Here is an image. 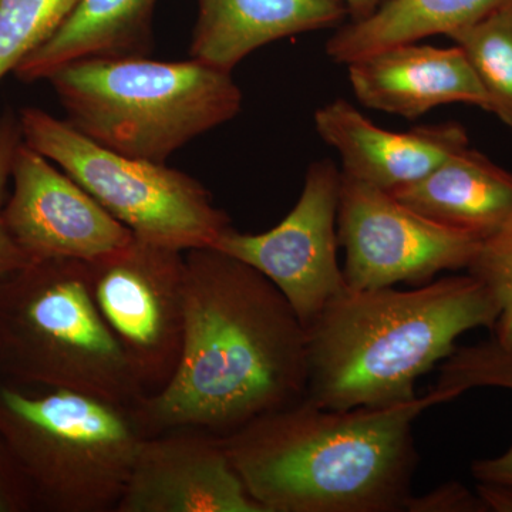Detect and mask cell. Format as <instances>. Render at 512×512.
Wrapping results in <instances>:
<instances>
[{"mask_svg":"<svg viewBox=\"0 0 512 512\" xmlns=\"http://www.w3.org/2000/svg\"><path fill=\"white\" fill-rule=\"evenodd\" d=\"M114 512H264L232 466L222 437L175 429L144 437Z\"/></svg>","mask_w":512,"mask_h":512,"instance_id":"obj_12","label":"cell"},{"mask_svg":"<svg viewBox=\"0 0 512 512\" xmlns=\"http://www.w3.org/2000/svg\"><path fill=\"white\" fill-rule=\"evenodd\" d=\"M406 511L412 512H483L487 507L480 495L471 494L458 483L443 484L421 497L409 498Z\"/></svg>","mask_w":512,"mask_h":512,"instance_id":"obj_25","label":"cell"},{"mask_svg":"<svg viewBox=\"0 0 512 512\" xmlns=\"http://www.w3.org/2000/svg\"><path fill=\"white\" fill-rule=\"evenodd\" d=\"M467 269L483 282L500 309L493 338L501 345L512 346V218L481 241Z\"/></svg>","mask_w":512,"mask_h":512,"instance_id":"obj_22","label":"cell"},{"mask_svg":"<svg viewBox=\"0 0 512 512\" xmlns=\"http://www.w3.org/2000/svg\"><path fill=\"white\" fill-rule=\"evenodd\" d=\"M47 82L67 123L84 137L158 164L237 117L242 107L231 72L195 59H84L60 67Z\"/></svg>","mask_w":512,"mask_h":512,"instance_id":"obj_4","label":"cell"},{"mask_svg":"<svg viewBox=\"0 0 512 512\" xmlns=\"http://www.w3.org/2000/svg\"><path fill=\"white\" fill-rule=\"evenodd\" d=\"M473 67L493 113L512 134V3L450 36Z\"/></svg>","mask_w":512,"mask_h":512,"instance_id":"obj_20","label":"cell"},{"mask_svg":"<svg viewBox=\"0 0 512 512\" xmlns=\"http://www.w3.org/2000/svg\"><path fill=\"white\" fill-rule=\"evenodd\" d=\"M23 141L69 174L134 237L187 252L212 248L231 221L210 191L167 164L123 156L36 107L19 114Z\"/></svg>","mask_w":512,"mask_h":512,"instance_id":"obj_7","label":"cell"},{"mask_svg":"<svg viewBox=\"0 0 512 512\" xmlns=\"http://www.w3.org/2000/svg\"><path fill=\"white\" fill-rule=\"evenodd\" d=\"M0 375L134 406L147 394L94 302L87 262H29L0 281Z\"/></svg>","mask_w":512,"mask_h":512,"instance_id":"obj_6","label":"cell"},{"mask_svg":"<svg viewBox=\"0 0 512 512\" xmlns=\"http://www.w3.org/2000/svg\"><path fill=\"white\" fill-rule=\"evenodd\" d=\"M22 141L19 117L8 110L0 117V281L29 264V259L9 234L3 215L6 185L12 174L13 157Z\"/></svg>","mask_w":512,"mask_h":512,"instance_id":"obj_23","label":"cell"},{"mask_svg":"<svg viewBox=\"0 0 512 512\" xmlns=\"http://www.w3.org/2000/svg\"><path fill=\"white\" fill-rule=\"evenodd\" d=\"M6 227L29 262H93L130 244L133 232L25 141L13 157Z\"/></svg>","mask_w":512,"mask_h":512,"instance_id":"obj_11","label":"cell"},{"mask_svg":"<svg viewBox=\"0 0 512 512\" xmlns=\"http://www.w3.org/2000/svg\"><path fill=\"white\" fill-rule=\"evenodd\" d=\"M339 245L346 286L356 291L429 284L440 272L468 268L483 239L437 224L380 190L342 174Z\"/></svg>","mask_w":512,"mask_h":512,"instance_id":"obj_9","label":"cell"},{"mask_svg":"<svg viewBox=\"0 0 512 512\" xmlns=\"http://www.w3.org/2000/svg\"><path fill=\"white\" fill-rule=\"evenodd\" d=\"M190 56L231 72L276 40L332 28L349 16L342 0H197Z\"/></svg>","mask_w":512,"mask_h":512,"instance_id":"obj_15","label":"cell"},{"mask_svg":"<svg viewBox=\"0 0 512 512\" xmlns=\"http://www.w3.org/2000/svg\"><path fill=\"white\" fill-rule=\"evenodd\" d=\"M157 0H79L62 26L19 63L20 82L47 80L66 64L84 59L147 57L153 47Z\"/></svg>","mask_w":512,"mask_h":512,"instance_id":"obj_17","label":"cell"},{"mask_svg":"<svg viewBox=\"0 0 512 512\" xmlns=\"http://www.w3.org/2000/svg\"><path fill=\"white\" fill-rule=\"evenodd\" d=\"M306 329L261 272L215 248L185 252L184 342L170 382L133 406L146 436L198 429L218 437L299 402Z\"/></svg>","mask_w":512,"mask_h":512,"instance_id":"obj_1","label":"cell"},{"mask_svg":"<svg viewBox=\"0 0 512 512\" xmlns=\"http://www.w3.org/2000/svg\"><path fill=\"white\" fill-rule=\"evenodd\" d=\"M79 0H0V80L42 46Z\"/></svg>","mask_w":512,"mask_h":512,"instance_id":"obj_21","label":"cell"},{"mask_svg":"<svg viewBox=\"0 0 512 512\" xmlns=\"http://www.w3.org/2000/svg\"><path fill=\"white\" fill-rule=\"evenodd\" d=\"M356 99L369 109L414 120L447 104L488 111L487 96L460 47L390 46L346 64Z\"/></svg>","mask_w":512,"mask_h":512,"instance_id":"obj_14","label":"cell"},{"mask_svg":"<svg viewBox=\"0 0 512 512\" xmlns=\"http://www.w3.org/2000/svg\"><path fill=\"white\" fill-rule=\"evenodd\" d=\"M315 127L338 151L342 174L387 192L416 183L468 147L461 124H429L397 133L376 126L345 99L320 107Z\"/></svg>","mask_w":512,"mask_h":512,"instance_id":"obj_13","label":"cell"},{"mask_svg":"<svg viewBox=\"0 0 512 512\" xmlns=\"http://www.w3.org/2000/svg\"><path fill=\"white\" fill-rule=\"evenodd\" d=\"M512 0H386L365 19L340 26L326 53L333 62L349 64L386 47L416 43L480 22Z\"/></svg>","mask_w":512,"mask_h":512,"instance_id":"obj_18","label":"cell"},{"mask_svg":"<svg viewBox=\"0 0 512 512\" xmlns=\"http://www.w3.org/2000/svg\"><path fill=\"white\" fill-rule=\"evenodd\" d=\"M94 302L147 393L170 382L184 342L185 252L134 237L87 262Z\"/></svg>","mask_w":512,"mask_h":512,"instance_id":"obj_8","label":"cell"},{"mask_svg":"<svg viewBox=\"0 0 512 512\" xmlns=\"http://www.w3.org/2000/svg\"><path fill=\"white\" fill-rule=\"evenodd\" d=\"M500 309L471 274L413 291L346 286L306 328V396L330 410L416 399L419 377L441 365L468 330L494 329Z\"/></svg>","mask_w":512,"mask_h":512,"instance_id":"obj_3","label":"cell"},{"mask_svg":"<svg viewBox=\"0 0 512 512\" xmlns=\"http://www.w3.org/2000/svg\"><path fill=\"white\" fill-rule=\"evenodd\" d=\"M144 437L133 406L0 375V439L39 511H116Z\"/></svg>","mask_w":512,"mask_h":512,"instance_id":"obj_5","label":"cell"},{"mask_svg":"<svg viewBox=\"0 0 512 512\" xmlns=\"http://www.w3.org/2000/svg\"><path fill=\"white\" fill-rule=\"evenodd\" d=\"M390 194L429 220L480 239L512 218V173L470 146Z\"/></svg>","mask_w":512,"mask_h":512,"instance_id":"obj_16","label":"cell"},{"mask_svg":"<svg viewBox=\"0 0 512 512\" xmlns=\"http://www.w3.org/2000/svg\"><path fill=\"white\" fill-rule=\"evenodd\" d=\"M476 387L512 390V346L491 338L457 348L441 363L434 389L458 397ZM471 474L477 483L512 487V446L501 456L474 461Z\"/></svg>","mask_w":512,"mask_h":512,"instance_id":"obj_19","label":"cell"},{"mask_svg":"<svg viewBox=\"0 0 512 512\" xmlns=\"http://www.w3.org/2000/svg\"><path fill=\"white\" fill-rule=\"evenodd\" d=\"M342 171L329 160L309 165L292 211L262 234L229 227L214 245L261 272L281 291L305 329L346 288L338 262Z\"/></svg>","mask_w":512,"mask_h":512,"instance_id":"obj_10","label":"cell"},{"mask_svg":"<svg viewBox=\"0 0 512 512\" xmlns=\"http://www.w3.org/2000/svg\"><path fill=\"white\" fill-rule=\"evenodd\" d=\"M348 9L350 20L365 19L372 15L386 0H342Z\"/></svg>","mask_w":512,"mask_h":512,"instance_id":"obj_26","label":"cell"},{"mask_svg":"<svg viewBox=\"0 0 512 512\" xmlns=\"http://www.w3.org/2000/svg\"><path fill=\"white\" fill-rule=\"evenodd\" d=\"M39 511L35 494L9 448L0 439V512Z\"/></svg>","mask_w":512,"mask_h":512,"instance_id":"obj_24","label":"cell"},{"mask_svg":"<svg viewBox=\"0 0 512 512\" xmlns=\"http://www.w3.org/2000/svg\"><path fill=\"white\" fill-rule=\"evenodd\" d=\"M330 410L308 397L222 437L248 494L264 512H397L412 497L419 453L413 424L434 404Z\"/></svg>","mask_w":512,"mask_h":512,"instance_id":"obj_2","label":"cell"}]
</instances>
